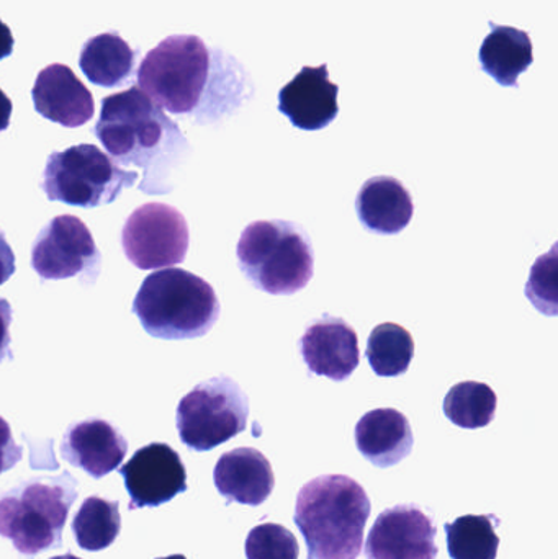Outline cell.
Instances as JSON below:
<instances>
[{"instance_id": "1", "label": "cell", "mask_w": 558, "mask_h": 559, "mask_svg": "<svg viewBox=\"0 0 558 559\" xmlns=\"http://www.w3.org/2000/svg\"><path fill=\"white\" fill-rule=\"evenodd\" d=\"M366 489L344 475H324L300 489L295 524L307 542L308 559H357L370 518Z\"/></svg>"}, {"instance_id": "2", "label": "cell", "mask_w": 558, "mask_h": 559, "mask_svg": "<svg viewBox=\"0 0 558 559\" xmlns=\"http://www.w3.org/2000/svg\"><path fill=\"white\" fill-rule=\"evenodd\" d=\"M94 133L111 157L141 167L144 177L189 147L179 127L138 87L102 100Z\"/></svg>"}, {"instance_id": "3", "label": "cell", "mask_w": 558, "mask_h": 559, "mask_svg": "<svg viewBox=\"0 0 558 559\" xmlns=\"http://www.w3.org/2000/svg\"><path fill=\"white\" fill-rule=\"evenodd\" d=\"M215 56L199 36H169L144 56L138 68V85L170 114H197L212 95L218 72L225 69Z\"/></svg>"}, {"instance_id": "4", "label": "cell", "mask_w": 558, "mask_h": 559, "mask_svg": "<svg viewBox=\"0 0 558 559\" xmlns=\"http://www.w3.org/2000/svg\"><path fill=\"white\" fill-rule=\"evenodd\" d=\"M131 311L153 337L190 341L212 331L219 318V301L206 280L169 267L144 280Z\"/></svg>"}, {"instance_id": "5", "label": "cell", "mask_w": 558, "mask_h": 559, "mask_svg": "<svg viewBox=\"0 0 558 559\" xmlns=\"http://www.w3.org/2000/svg\"><path fill=\"white\" fill-rule=\"evenodd\" d=\"M246 278L269 295H294L314 274V252L301 226L290 222H254L242 229L236 248Z\"/></svg>"}, {"instance_id": "6", "label": "cell", "mask_w": 558, "mask_h": 559, "mask_svg": "<svg viewBox=\"0 0 558 559\" xmlns=\"http://www.w3.org/2000/svg\"><path fill=\"white\" fill-rule=\"evenodd\" d=\"M75 499L78 481L69 473L22 483L0 498V537L26 557L59 547Z\"/></svg>"}, {"instance_id": "7", "label": "cell", "mask_w": 558, "mask_h": 559, "mask_svg": "<svg viewBox=\"0 0 558 559\" xmlns=\"http://www.w3.org/2000/svg\"><path fill=\"white\" fill-rule=\"evenodd\" d=\"M136 180V173L118 166L94 144H79L48 157L41 189L49 202L95 209L114 203Z\"/></svg>"}, {"instance_id": "8", "label": "cell", "mask_w": 558, "mask_h": 559, "mask_svg": "<svg viewBox=\"0 0 558 559\" xmlns=\"http://www.w3.org/2000/svg\"><path fill=\"white\" fill-rule=\"evenodd\" d=\"M249 400L233 378L215 377L197 384L180 400L176 423L183 445L210 452L248 426Z\"/></svg>"}, {"instance_id": "9", "label": "cell", "mask_w": 558, "mask_h": 559, "mask_svg": "<svg viewBox=\"0 0 558 559\" xmlns=\"http://www.w3.org/2000/svg\"><path fill=\"white\" fill-rule=\"evenodd\" d=\"M189 225L179 210L147 203L134 210L121 229V248L141 271L182 264L189 252Z\"/></svg>"}, {"instance_id": "10", "label": "cell", "mask_w": 558, "mask_h": 559, "mask_svg": "<svg viewBox=\"0 0 558 559\" xmlns=\"http://www.w3.org/2000/svg\"><path fill=\"white\" fill-rule=\"evenodd\" d=\"M100 251L84 222L71 215L51 219L36 236L32 267L43 280H66L75 275L98 277Z\"/></svg>"}, {"instance_id": "11", "label": "cell", "mask_w": 558, "mask_h": 559, "mask_svg": "<svg viewBox=\"0 0 558 559\" xmlns=\"http://www.w3.org/2000/svg\"><path fill=\"white\" fill-rule=\"evenodd\" d=\"M133 509L159 508L187 491V472L179 453L167 443H150L120 468Z\"/></svg>"}, {"instance_id": "12", "label": "cell", "mask_w": 558, "mask_h": 559, "mask_svg": "<svg viewBox=\"0 0 558 559\" xmlns=\"http://www.w3.org/2000/svg\"><path fill=\"white\" fill-rule=\"evenodd\" d=\"M438 531L416 506H396L377 518L366 542L367 559H435Z\"/></svg>"}, {"instance_id": "13", "label": "cell", "mask_w": 558, "mask_h": 559, "mask_svg": "<svg viewBox=\"0 0 558 559\" xmlns=\"http://www.w3.org/2000/svg\"><path fill=\"white\" fill-rule=\"evenodd\" d=\"M300 352L308 370L317 377L344 381L359 367V338L344 319L323 316L307 328Z\"/></svg>"}, {"instance_id": "14", "label": "cell", "mask_w": 558, "mask_h": 559, "mask_svg": "<svg viewBox=\"0 0 558 559\" xmlns=\"http://www.w3.org/2000/svg\"><path fill=\"white\" fill-rule=\"evenodd\" d=\"M337 94L327 64L307 66L278 92V110L298 130L320 131L340 115Z\"/></svg>"}, {"instance_id": "15", "label": "cell", "mask_w": 558, "mask_h": 559, "mask_svg": "<svg viewBox=\"0 0 558 559\" xmlns=\"http://www.w3.org/2000/svg\"><path fill=\"white\" fill-rule=\"evenodd\" d=\"M32 97L41 117L66 128L82 127L94 117V97L64 64L43 69L33 85Z\"/></svg>"}, {"instance_id": "16", "label": "cell", "mask_w": 558, "mask_h": 559, "mask_svg": "<svg viewBox=\"0 0 558 559\" xmlns=\"http://www.w3.org/2000/svg\"><path fill=\"white\" fill-rule=\"evenodd\" d=\"M127 453V439L110 423L102 419L74 424L61 443L62 459L95 479L115 472Z\"/></svg>"}, {"instance_id": "17", "label": "cell", "mask_w": 558, "mask_h": 559, "mask_svg": "<svg viewBox=\"0 0 558 559\" xmlns=\"http://www.w3.org/2000/svg\"><path fill=\"white\" fill-rule=\"evenodd\" d=\"M213 481L226 501L261 506L274 491L275 476L259 450L245 447L219 456Z\"/></svg>"}, {"instance_id": "18", "label": "cell", "mask_w": 558, "mask_h": 559, "mask_svg": "<svg viewBox=\"0 0 558 559\" xmlns=\"http://www.w3.org/2000/svg\"><path fill=\"white\" fill-rule=\"evenodd\" d=\"M413 443L409 420L392 407L370 411L357 423V450L379 468L399 465L412 453Z\"/></svg>"}, {"instance_id": "19", "label": "cell", "mask_w": 558, "mask_h": 559, "mask_svg": "<svg viewBox=\"0 0 558 559\" xmlns=\"http://www.w3.org/2000/svg\"><path fill=\"white\" fill-rule=\"evenodd\" d=\"M356 210L367 231L393 236L409 225L415 205L400 180L379 176L364 183L357 193Z\"/></svg>"}, {"instance_id": "20", "label": "cell", "mask_w": 558, "mask_h": 559, "mask_svg": "<svg viewBox=\"0 0 558 559\" xmlns=\"http://www.w3.org/2000/svg\"><path fill=\"white\" fill-rule=\"evenodd\" d=\"M491 32L478 52L482 69L503 87H518V79L533 66V41L523 29L490 23Z\"/></svg>"}, {"instance_id": "21", "label": "cell", "mask_w": 558, "mask_h": 559, "mask_svg": "<svg viewBox=\"0 0 558 559\" xmlns=\"http://www.w3.org/2000/svg\"><path fill=\"white\" fill-rule=\"evenodd\" d=\"M136 64V51L118 33H102L85 43L79 66L92 84L120 87L130 81Z\"/></svg>"}, {"instance_id": "22", "label": "cell", "mask_w": 558, "mask_h": 559, "mask_svg": "<svg viewBox=\"0 0 558 559\" xmlns=\"http://www.w3.org/2000/svg\"><path fill=\"white\" fill-rule=\"evenodd\" d=\"M72 532L79 547L85 551L107 550L121 531V515L117 501L91 496L82 502L72 521Z\"/></svg>"}, {"instance_id": "23", "label": "cell", "mask_w": 558, "mask_h": 559, "mask_svg": "<svg viewBox=\"0 0 558 559\" xmlns=\"http://www.w3.org/2000/svg\"><path fill=\"white\" fill-rule=\"evenodd\" d=\"M497 404V393L488 384L462 381L446 394L442 409L454 426L475 430L494 423Z\"/></svg>"}, {"instance_id": "24", "label": "cell", "mask_w": 558, "mask_h": 559, "mask_svg": "<svg viewBox=\"0 0 558 559\" xmlns=\"http://www.w3.org/2000/svg\"><path fill=\"white\" fill-rule=\"evenodd\" d=\"M366 357L377 377H400L415 357V341L402 325L385 322L370 334Z\"/></svg>"}, {"instance_id": "25", "label": "cell", "mask_w": 558, "mask_h": 559, "mask_svg": "<svg viewBox=\"0 0 558 559\" xmlns=\"http://www.w3.org/2000/svg\"><path fill=\"white\" fill-rule=\"evenodd\" d=\"M494 515H464L444 525L451 559H497L500 538Z\"/></svg>"}, {"instance_id": "26", "label": "cell", "mask_w": 558, "mask_h": 559, "mask_svg": "<svg viewBox=\"0 0 558 559\" xmlns=\"http://www.w3.org/2000/svg\"><path fill=\"white\" fill-rule=\"evenodd\" d=\"M248 559H298L300 547L288 528L278 524H262L252 528L246 538Z\"/></svg>"}, {"instance_id": "27", "label": "cell", "mask_w": 558, "mask_h": 559, "mask_svg": "<svg viewBox=\"0 0 558 559\" xmlns=\"http://www.w3.org/2000/svg\"><path fill=\"white\" fill-rule=\"evenodd\" d=\"M546 288V305L550 306L553 314L557 312V255L556 248L550 255H544L534 265L531 272L530 285H527V298L541 309L543 306V293Z\"/></svg>"}, {"instance_id": "28", "label": "cell", "mask_w": 558, "mask_h": 559, "mask_svg": "<svg viewBox=\"0 0 558 559\" xmlns=\"http://www.w3.org/2000/svg\"><path fill=\"white\" fill-rule=\"evenodd\" d=\"M22 456L23 449L13 439L9 423L0 417V475L12 469Z\"/></svg>"}, {"instance_id": "29", "label": "cell", "mask_w": 558, "mask_h": 559, "mask_svg": "<svg viewBox=\"0 0 558 559\" xmlns=\"http://www.w3.org/2000/svg\"><path fill=\"white\" fill-rule=\"evenodd\" d=\"M13 311L12 306L7 299L0 298V364L5 360H12V352H10V324H12Z\"/></svg>"}, {"instance_id": "30", "label": "cell", "mask_w": 558, "mask_h": 559, "mask_svg": "<svg viewBox=\"0 0 558 559\" xmlns=\"http://www.w3.org/2000/svg\"><path fill=\"white\" fill-rule=\"evenodd\" d=\"M15 254L7 242L5 235L0 229V285L15 274Z\"/></svg>"}, {"instance_id": "31", "label": "cell", "mask_w": 558, "mask_h": 559, "mask_svg": "<svg viewBox=\"0 0 558 559\" xmlns=\"http://www.w3.org/2000/svg\"><path fill=\"white\" fill-rule=\"evenodd\" d=\"M13 45H15V39H13L12 32H10L9 26L0 20V61L7 56L12 55Z\"/></svg>"}, {"instance_id": "32", "label": "cell", "mask_w": 558, "mask_h": 559, "mask_svg": "<svg viewBox=\"0 0 558 559\" xmlns=\"http://www.w3.org/2000/svg\"><path fill=\"white\" fill-rule=\"evenodd\" d=\"M12 110V100H10V98L7 97L5 92L0 88V133L9 128Z\"/></svg>"}, {"instance_id": "33", "label": "cell", "mask_w": 558, "mask_h": 559, "mask_svg": "<svg viewBox=\"0 0 558 559\" xmlns=\"http://www.w3.org/2000/svg\"><path fill=\"white\" fill-rule=\"evenodd\" d=\"M49 559H81V558H78V557H74V555L68 554V555H62V557H55V558H49Z\"/></svg>"}, {"instance_id": "34", "label": "cell", "mask_w": 558, "mask_h": 559, "mask_svg": "<svg viewBox=\"0 0 558 559\" xmlns=\"http://www.w3.org/2000/svg\"><path fill=\"white\" fill-rule=\"evenodd\" d=\"M157 559H187V558L182 557V555H173V557L157 558Z\"/></svg>"}]
</instances>
